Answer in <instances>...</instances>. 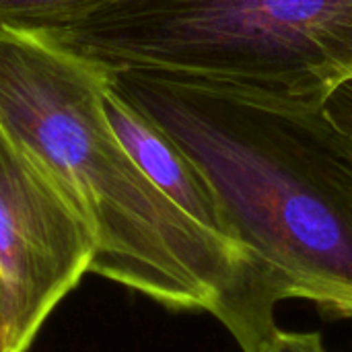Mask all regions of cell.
Returning <instances> with one entry per match:
<instances>
[{"mask_svg": "<svg viewBox=\"0 0 352 352\" xmlns=\"http://www.w3.org/2000/svg\"><path fill=\"white\" fill-rule=\"evenodd\" d=\"M107 85L200 169L243 254L217 320L243 352L276 328L274 309L305 299L352 320V136L324 107L266 105L148 72Z\"/></svg>", "mask_w": 352, "mask_h": 352, "instance_id": "6da1fadb", "label": "cell"}, {"mask_svg": "<svg viewBox=\"0 0 352 352\" xmlns=\"http://www.w3.org/2000/svg\"><path fill=\"white\" fill-rule=\"evenodd\" d=\"M105 72L31 33H0V132L76 206L91 274L171 311L217 316L241 254L179 210L128 157L103 113Z\"/></svg>", "mask_w": 352, "mask_h": 352, "instance_id": "7a4b0ae2", "label": "cell"}, {"mask_svg": "<svg viewBox=\"0 0 352 352\" xmlns=\"http://www.w3.org/2000/svg\"><path fill=\"white\" fill-rule=\"evenodd\" d=\"M103 72L324 107L352 78V0H120L39 35Z\"/></svg>", "mask_w": 352, "mask_h": 352, "instance_id": "3957f363", "label": "cell"}, {"mask_svg": "<svg viewBox=\"0 0 352 352\" xmlns=\"http://www.w3.org/2000/svg\"><path fill=\"white\" fill-rule=\"evenodd\" d=\"M93 258L95 237L82 214L0 132V320L8 352H29Z\"/></svg>", "mask_w": 352, "mask_h": 352, "instance_id": "277c9868", "label": "cell"}, {"mask_svg": "<svg viewBox=\"0 0 352 352\" xmlns=\"http://www.w3.org/2000/svg\"><path fill=\"white\" fill-rule=\"evenodd\" d=\"M101 105L111 132L128 157L136 163V167L153 182V186L161 190L194 223H198L214 237L231 243L241 254L239 245L227 229L217 196L200 169L163 130H159L146 116L124 101L107 85V76Z\"/></svg>", "mask_w": 352, "mask_h": 352, "instance_id": "5b68a950", "label": "cell"}, {"mask_svg": "<svg viewBox=\"0 0 352 352\" xmlns=\"http://www.w3.org/2000/svg\"><path fill=\"white\" fill-rule=\"evenodd\" d=\"M120 0H0V33H54Z\"/></svg>", "mask_w": 352, "mask_h": 352, "instance_id": "8992f818", "label": "cell"}, {"mask_svg": "<svg viewBox=\"0 0 352 352\" xmlns=\"http://www.w3.org/2000/svg\"><path fill=\"white\" fill-rule=\"evenodd\" d=\"M254 352H328L318 332H287L274 328Z\"/></svg>", "mask_w": 352, "mask_h": 352, "instance_id": "52a82bcc", "label": "cell"}, {"mask_svg": "<svg viewBox=\"0 0 352 352\" xmlns=\"http://www.w3.org/2000/svg\"><path fill=\"white\" fill-rule=\"evenodd\" d=\"M326 111L332 122L352 136V78L342 82L326 101Z\"/></svg>", "mask_w": 352, "mask_h": 352, "instance_id": "ba28073f", "label": "cell"}, {"mask_svg": "<svg viewBox=\"0 0 352 352\" xmlns=\"http://www.w3.org/2000/svg\"><path fill=\"white\" fill-rule=\"evenodd\" d=\"M0 352H8V346H6V336H4V326H2V320H0Z\"/></svg>", "mask_w": 352, "mask_h": 352, "instance_id": "9c48e42d", "label": "cell"}]
</instances>
